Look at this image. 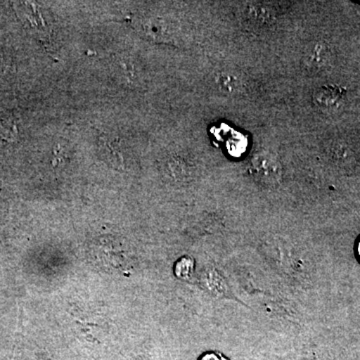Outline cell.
<instances>
[{
  "label": "cell",
  "instance_id": "52a82bcc",
  "mask_svg": "<svg viewBox=\"0 0 360 360\" xmlns=\"http://www.w3.org/2000/svg\"><path fill=\"white\" fill-rule=\"evenodd\" d=\"M331 155L336 160H347L348 158H352V151L345 144H336L331 149Z\"/></svg>",
  "mask_w": 360,
  "mask_h": 360
},
{
  "label": "cell",
  "instance_id": "8992f818",
  "mask_svg": "<svg viewBox=\"0 0 360 360\" xmlns=\"http://www.w3.org/2000/svg\"><path fill=\"white\" fill-rule=\"evenodd\" d=\"M18 130L15 122L11 117L0 116V137L13 141L18 136Z\"/></svg>",
  "mask_w": 360,
  "mask_h": 360
},
{
  "label": "cell",
  "instance_id": "277c9868",
  "mask_svg": "<svg viewBox=\"0 0 360 360\" xmlns=\"http://www.w3.org/2000/svg\"><path fill=\"white\" fill-rule=\"evenodd\" d=\"M345 89L336 85H324L315 90L314 101L317 106L323 110H335L345 98Z\"/></svg>",
  "mask_w": 360,
  "mask_h": 360
},
{
  "label": "cell",
  "instance_id": "6da1fadb",
  "mask_svg": "<svg viewBox=\"0 0 360 360\" xmlns=\"http://www.w3.org/2000/svg\"><path fill=\"white\" fill-rule=\"evenodd\" d=\"M251 174L262 186L272 187L281 182L283 167L276 156L262 153L255 155L251 162Z\"/></svg>",
  "mask_w": 360,
  "mask_h": 360
},
{
  "label": "cell",
  "instance_id": "9c48e42d",
  "mask_svg": "<svg viewBox=\"0 0 360 360\" xmlns=\"http://www.w3.org/2000/svg\"><path fill=\"white\" fill-rule=\"evenodd\" d=\"M357 251H359V257H360V241H359V246H357Z\"/></svg>",
  "mask_w": 360,
  "mask_h": 360
},
{
  "label": "cell",
  "instance_id": "7a4b0ae2",
  "mask_svg": "<svg viewBox=\"0 0 360 360\" xmlns=\"http://www.w3.org/2000/svg\"><path fill=\"white\" fill-rule=\"evenodd\" d=\"M18 13L32 32L39 37L44 44H49L52 30L39 7L32 4H22V6H20Z\"/></svg>",
  "mask_w": 360,
  "mask_h": 360
},
{
  "label": "cell",
  "instance_id": "5b68a950",
  "mask_svg": "<svg viewBox=\"0 0 360 360\" xmlns=\"http://www.w3.org/2000/svg\"><path fill=\"white\" fill-rule=\"evenodd\" d=\"M215 85L224 96H233L243 91L245 82L236 71L224 70L215 77Z\"/></svg>",
  "mask_w": 360,
  "mask_h": 360
},
{
  "label": "cell",
  "instance_id": "30bf717a",
  "mask_svg": "<svg viewBox=\"0 0 360 360\" xmlns=\"http://www.w3.org/2000/svg\"><path fill=\"white\" fill-rule=\"evenodd\" d=\"M1 60H2L1 53H0V66H1Z\"/></svg>",
  "mask_w": 360,
  "mask_h": 360
},
{
  "label": "cell",
  "instance_id": "3957f363",
  "mask_svg": "<svg viewBox=\"0 0 360 360\" xmlns=\"http://www.w3.org/2000/svg\"><path fill=\"white\" fill-rule=\"evenodd\" d=\"M333 61V51L324 42H314L307 47L303 56V65L312 73L328 70Z\"/></svg>",
  "mask_w": 360,
  "mask_h": 360
},
{
  "label": "cell",
  "instance_id": "ba28073f",
  "mask_svg": "<svg viewBox=\"0 0 360 360\" xmlns=\"http://www.w3.org/2000/svg\"><path fill=\"white\" fill-rule=\"evenodd\" d=\"M198 360H229L224 355L220 352H205V354L201 355L200 359Z\"/></svg>",
  "mask_w": 360,
  "mask_h": 360
}]
</instances>
